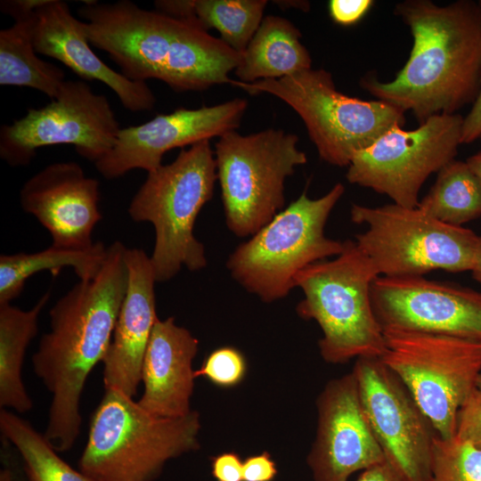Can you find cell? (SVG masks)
Segmentation results:
<instances>
[{"label": "cell", "instance_id": "cell-35", "mask_svg": "<svg viewBox=\"0 0 481 481\" xmlns=\"http://www.w3.org/2000/svg\"><path fill=\"white\" fill-rule=\"evenodd\" d=\"M481 136V87L469 112L463 118L461 143H469Z\"/></svg>", "mask_w": 481, "mask_h": 481}, {"label": "cell", "instance_id": "cell-32", "mask_svg": "<svg viewBox=\"0 0 481 481\" xmlns=\"http://www.w3.org/2000/svg\"><path fill=\"white\" fill-rule=\"evenodd\" d=\"M372 4L371 0H330L329 11L336 23L349 26L358 22Z\"/></svg>", "mask_w": 481, "mask_h": 481}, {"label": "cell", "instance_id": "cell-24", "mask_svg": "<svg viewBox=\"0 0 481 481\" xmlns=\"http://www.w3.org/2000/svg\"><path fill=\"white\" fill-rule=\"evenodd\" d=\"M51 291L29 310L0 304V406L19 413L29 412L33 401L21 379L26 350L38 330V317Z\"/></svg>", "mask_w": 481, "mask_h": 481}, {"label": "cell", "instance_id": "cell-23", "mask_svg": "<svg viewBox=\"0 0 481 481\" xmlns=\"http://www.w3.org/2000/svg\"><path fill=\"white\" fill-rule=\"evenodd\" d=\"M301 37L290 20L275 15L264 17L235 69L239 81L279 79L312 69Z\"/></svg>", "mask_w": 481, "mask_h": 481}, {"label": "cell", "instance_id": "cell-39", "mask_svg": "<svg viewBox=\"0 0 481 481\" xmlns=\"http://www.w3.org/2000/svg\"><path fill=\"white\" fill-rule=\"evenodd\" d=\"M471 273L474 279L481 284V236H479L478 239L474 265Z\"/></svg>", "mask_w": 481, "mask_h": 481}, {"label": "cell", "instance_id": "cell-14", "mask_svg": "<svg viewBox=\"0 0 481 481\" xmlns=\"http://www.w3.org/2000/svg\"><path fill=\"white\" fill-rule=\"evenodd\" d=\"M352 371L363 413L386 460L406 481H430L438 435L406 386L380 357H359Z\"/></svg>", "mask_w": 481, "mask_h": 481}, {"label": "cell", "instance_id": "cell-13", "mask_svg": "<svg viewBox=\"0 0 481 481\" xmlns=\"http://www.w3.org/2000/svg\"><path fill=\"white\" fill-rule=\"evenodd\" d=\"M462 124L454 113L432 116L412 130L395 126L355 155L346 177L397 205L417 208L425 181L457 155Z\"/></svg>", "mask_w": 481, "mask_h": 481}, {"label": "cell", "instance_id": "cell-10", "mask_svg": "<svg viewBox=\"0 0 481 481\" xmlns=\"http://www.w3.org/2000/svg\"><path fill=\"white\" fill-rule=\"evenodd\" d=\"M350 213L354 223L366 225L355 243L379 276L473 268L479 236L470 229L444 224L418 207L395 203L377 208L353 204Z\"/></svg>", "mask_w": 481, "mask_h": 481}, {"label": "cell", "instance_id": "cell-25", "mask_svg": "<svg viewBox=\"0 0 481 481\" xmlns=\"http://www.w3.org/2000/svg\"><path fill=\"white\" fill-rule=\"evenodd\" d=\"M107 249L96 242L86 249L58 248L36 253H15L0 257V304L10 303L19 297L25 281L41 271L56 275L62 268L71 267L80 281L93 279L100 271Z\"/></svg>", "mask_w": 481, "mask_h": 481}, {"label": "cell", "instance_id": "cell-43", "mask_svg": "<svg viewBox=\"0 0 481 481\" xmlns=\"http://www.w3.org/2000/svg\"><path fill=\"white\" fill-rule=\"evenodd\" d=\"M479 139L481 140V136H480V138H479Z\"/></svg>", "mask_w": 481, "mask_h": 481}, {"label": "cell", "instance_id": "cell-9", "mask_svg": "<svg viewBox=\"0 0 481 481\" xmlns=\"http://www.w3.org/2000/svg\"><path fill=\"white\" fill-rule=\"evenodd\" d=\"M298 142L296 135L273 128L248 135L232 130L219 137L216 174L232 233L253 235L281 211L286 178L307 161Z\"/></svg>", "mask_w": 481, "mask_h": 481}, {"label": "cell", "instance_id": "cell-44", "mask_svg": "<svg viewBox=\"0 0 481 481\" xmlns=\"http://www.w3.org/2000/svg\"><path fill=\"white\" fill-rule=\"evenodd\" d=\"M480 5H481V4H480Z\"/></svg>", "mask_w": 481, "mask_h": 481}, {"label": "cell", "instance_id": "cell-2", "mask_svg": "<svg viewBox=\"0 0 481 481\" xmlns=\"http://www.w3.org/2000/svg\"><path fill=\"white\" fill-rule=\"evenodd\" d=\"M77 13L91 45L104 51L126 78L159 79L175 92L232 84L241 54L199 21L146 10L129 0L83 1Z\"/></svg>", "mask_w": 481, "mask_h": 481}, {"label": "cell", "instance_id": "cell-8", "mask_svg": "<svg viewBox=\"0 0 481 481\" xmlns=\"http://www.w3.org/2000/svg\"><path fill=\"white\" fill-rule=\"evenodd\" d=\"M232 85L286 102L304 121L321 159L338 167H348L356 153L405 123L404 112L393 105L340 93L331 74L322 69L249 84L233 80Z\"/></svg>", "mask_w": 481, "mask_h": 481}, {"label": "cell", "instance_id": "cell-40", "mask_svg": "<svg viewBox=\"0 0 481 481\" xmlns=\"http://www.w3.org/2000/svg\"><path fill=\"white\" fill-rule=\"evenodd\" d=\"M276 4L280 5L281 8L282 6H294L298 9L307 11L310 7V4L308 2L306 1H275Z\"/></svg>", "mask_w": 481, "mask_h": 481}, {"label": "cell", "instance_id": "cell-20", "mask_svg": "<svg viewBox=\"0 0 481 481\" xmlns=\"http://www.w3.org/2000/svg\"><path fill=\"white\" fill-rule=\"evenodd\" d=\"M33 43L38 54L58 60L84 81L98 80L108 86L124 108L150 111L156 97L146 82L133 81L108 66L93 51L83 21L75 18L61 0H43L36 9Z\"/></svg>", "mask_w": 481, "mask_h": 481}, {"label": "cell", "instance_id": "cell-7", "mask_svg": "<svg viewBox=\"0 0 481 481\" xmlns=\"http://www.w3.org/2000/svg\"><path fill=\"white\" fill-rule=\"evenodd\" d=\"M344 192L340 183L318 199L304 191L233 250L226 263L232 277L265 302L285 298L299 272L343 251L345 241L327 238L324 227Z\"/></svg>", "mask_w": 481, "mask_h": 481}, {"label": "cell", "instance_id": "cell-37", "mask_svg": "<svg viewBox=\"0 0 481 481\" xmlns=\"http://www.w3.org/2000/svg\"><path fill=\"white\" fill-rule=\"evenodd\" d=\"M355 481H406L395 469L385 460L363 471Z\"/></svg>", "mask_w": 481, "mask_h": 481}, {"label": "cell", "instance_id": "cell-30", "mask_svg": "<svg viewBox=\"0 0 481 481\" xmlns=\"http://www.w3.org/2000/svg\"><path fill=\"white\" fill-rule=\"evenodd\" d=\"M246 370L243 355L234 347L223 346L205 359L200 368L194 371V377H204L216 386L229 387L243 379Z\"/></svg>", "mask_w": 481, "mask_h": 481}, {"label": "cell", "instance_id": "cell-29", "mask_svg": "<svg viewBox=\"0 0 481 481\" xmlns=\"http://www.w3.org/2000/svg\"><path fill=\"white\" fill-rule=\"evenodd\" d=\"M430 481H481V449L456 436L436 438Z\"/></svg>", "mask_w": 481, "mask_h": 481}, {"label": "cell", "instance_id": "cell-1", "mask_svg": "<svg viewBox=\"0 0 481 481\" xmlns=\"http://www.w3.org/2000/svg\"><path fill=\"white\" fill-rule=\"evenodd\" d=\"M126 249L113 242L98 273L55 303L50 330L32 355L33 371L51 394L44 436L58 452L70 450L79 436L86 379L109 350L127 289Z\"/></svg>", "mask_w": 481, "mask_h": 481}, {"label": "cell", "instance_id": "cell-5", "mask_svg": "<svg viewBox=\"0 0 481 481\" xmlns=\"http://www.w3.org/2000/svg\"><path fill=\"white\" fill-rule=\"evenodd\" d=\"M217 180L215 151L209 140L182 150L175 159L149 172L133 197L128 214L155 230L150 257L157 282L175 276L184 265L198 271L207 265L205 248L193 234L199 213L212 199Z\"/></svg>", "mask_w": 481, "mask_h": 481}, {"label": "cell", "instance_id": "cell-28", "mask_svg": "<svg viewBox=\"0 0 481 481\" xmlns=\"http://www.w3.org/2000/svg\"><path fill=\"white\" fill-rule=\"evenodd\" d=\"M266 5V0H194L200 26L218 30L221 39L240 54L258 29Z\"/></svg>", "mask_w": 481, "mask_h": 481}, {"label": "cell", "instance_id": "cell-3", "mask_svg": "<svg viewBox=\"0 0 481 481\" xmlns=\"http://www.w3.org/2000/svg\"><path fill=\"white\" fill-rule=\"evenodd\" d=\"M395 12L413 38L409 59L393 80L366 77L362 86L378 100L411 111L420 124L474 102L481 87V5L406 0Z\"/></svg>", "mask_w": 481, "mask_h": 481}, {"label": "cell", "instance_id": "cell-26", "mask_svg": "<svg viewBox=\"0 0 481 481\" xmlns=\"http://www.w3.org/2000/svg\"><path fill=\"white\" fill-rule=\"evenodd\" d=\"M418 208L451 225L481 216V185L466 161L452 160L437 172V178Z\"/></svg>", "mask_w": 481, "mask_h": 481}, {"label": "cell", "instance_id": "cell-38", "mask_svg": "<svg viewBox=\"0 0 481 481\" xmlns=\"http://www.w3.org/2000/svg\"><path fill=\"white\" fill-rule=\"evenodd\" d=\"M466 162L481 185V151L470 156Z\"/></svg>", "mask_w": 481, "mask_h": 481}, {"label": "cell", "instance_id": "cell-33", "mask_svg": "<svg viewBox=\"0 0 481 481\" xmlns=\"http://www.w3.org/2000/svg\"><path fill=\"white\" fill-rule=\"evenodd\" d=\"M276 475V463L267 452L243 461V481H273Z\"/></svg>", "mask_w": 481, "mask_h": 481}, {"label": "cell", "instance_id": "cell-16", "mask_svg": "<svg viewBox=\"0 0 481 481\" xmlns=\"http://www.w3.org/2000/svg\"><path fill=\"white\" fill-rule=\"evenodd\" d=\"M247 107L245 99L235 98L209 107L180 108L143 124L121 128L114 147L94 163L95 167L107 179L120 177L133 169L154 171L168 151L238 128Z\"/></svg>", "mask_w": 481, "mask_h": 481}, {"label": "cell", "instance_id": "cell-34", "mask_svg": "<svg viewBox=\"0 0 481 481\" xmlns=\"http://www.w3.org/2000/svg\"><path fill=\"white\" fill-rule=\"evenodd\" d=\"M212 475L216 481H243V461L235 452H224L212 459Z\"/></svg>", "mask_w": 481, "mask_h": 481}, {"label": "cell", "instance_id": "cell-6", "mask_svg": "<svg viewBox=\"0 0 481 481\" xmlns=\"http://www.w3.org/2000/svg\"><path fill=\"white\" fill-rule=\"evenodd\" d=\"M379 276L351 240H345L343 251L334 259L316 262L296 276L295 287L304 293L297 313L320 326L319 349L327 363L383 355L385 338L371 300V284Z\"/></svg>", "mask_w": 481, "mask_h": 481}, {"label": "cell", "instance_id": "cell-21", "mask_svg": "<svg viewBox=\"0 0 481 481\" xmlns=\"http://www.w3.org/2000/svg\"><path fill=\"white\" fill-rule=\"evenodd\" d=\"M198 348V339L174 317L157 320L142 367L143 391L137 403L144 411L163 418H180L192 411V361Z\"/></svg>", "mask_w": 481, "mask_h": 481}, {"label": "cell", "instance_id": "cell-12", "mask_svg": "<svg viewBox=\"0 0 481 481\" xmlns=\"http://www.w3.org/2000/svg\"><path fill=\"white\" fill-rule=\"evenodd\" d=\"M120 129L105 95L84 80H65L47 105L1 126L0 157L9 166H26L38 148L71 144L95 163L112 150Z\"/></svg>", "mask_w": 481, "mask_h": 481}, {"label": "cell", "instance_id": "cell-27", "mask_svg": "<svg viewBox=\"0 0 481 481\" xmlns=\"http://www.w3.org/2000/svg\"><path fill=\"white\" fill-rule=\"evenodd\" d=\"M0 430L19 452L29 481H94L63 461L29 421L4 408Z\"/></svg>", "mask_w": 481, "mask_h": 481}, {"label": "cell", "instance_id": "cell-15", "mask_svg": "<svg viewBox=\"0 0 481 481\" xmlns=\"http://www.w3.org/2000/svg\"><path fill=\"white\" fill-rule=\"evenodd\" d=\"M382 330L442 334L481 342V292L424 276H379L371 288Z\"/></svg>", "mask_w": 481, "mask_h": 481}, {"label": "cell", "instance_id": "cell-22", "mask_svg": "<svg viewBox=\"0 0 481 481\" xmlns=\"http://www.w3.org/2000/svg\"><path fill=\"white\" fill-rule=\"evenodd\" d=\"M43 0H4L1 12L14 23L0 31V85L27 86L52 100L65 82L64 70L43 61L35 50L36 9Z\"/></svg>", "mask_w": 481, "mask_h": 481}, {"label": "cell", "instance_id": "cell-36", "mask_svg": "<svg viewBox=\"0 0 481 481\" xmlns=\"http://www.w3.org/2000/svg\"><path fill=\"white\" fill-rule=\"evenodd\" d=\"M154 5L158 12L166 15L198 21L194 11V0H159L154 2Z\"/></svg>", "mask_w": 481, "mask_h": 481}, {"label": "cell", "instance_id": "cell-42", "mask_svg": "<svg viewBox=\"0 0 481 481\" xmlns=\"http://www.w3.org/2000/svg\"><path fill=\"white\" fill-rule=\"evenodd\" d=\"M477 389L481 392V373L477 381Z\"/></svg>", "mask_w": 481, "mask_h": 481}, {"label": "cell", "instance_id": "cell-19", "mask_svg": "<svg viewBox=\"0 0 481 481\" xmlns=\"http://www.w3.org/2000/svg\"><path fill=\"white\" fill-rule=\"evenodd\" d=\"M128 283L112 339L102 362L104 390L134 398L142 380V367L149 340L159 319L155 275L143 249H126Z\"/></svg>", "mask_w": 481, "mask_h": 481}, {"label": "cell", "instance_id": "cell-41", "mask_svg": "<svg viewBox=\"0 0 481 481\" xmlns=\"http://www.w3.org/2000/svg\"><path fill=\"white\" fill-rule=\"evenodd\" d=\"M0 481H12V476L9 469H2L0 473Z\"/></svg>", "mask_w": 481, "mask_h": 481}, {"label": "cell", "instance_id": "cell-4", "mask_svg": "<svg viewBox=\"0 0 481 481\" xmlns=\"http://www.w3.org/2000/svg\"><path fill=\"white\" fill-rule=\"evenodd\" d=\"M104 391L78 461L79 470L94 481H154L168 461L199 448L196 411L157 417L134 398Z\"/></svg>", "mask_w": 481, "mask_h": 481}, {"label": "cell", "instance_id": "cell-11", "mask_svg": "<svg viewBox=\"0 0 481 481\" xmlns=\"http://www.w3.org/2000/svg\"><path fill=\"white\" fill-rule=\"evenodd\" d=\"M383 334L382 362L404 382L437 435L453 437L459 412L481 373V342L399 330Z\"/></svg>", "mask_w": 481, "mask_h": 481}, {"label": "cell", "instance_id": "cell-18", "mask_svg": "<svg viewBox=\"0 0 481 481\" xmlns=\"http://www.w3.org/2000/svg\"><path fill=\"white\" fill-rule=\"evenodd\" d=\"M99 199V182L73 161L44 167L20 192L22 209L49 232L52 245L73 249L94 246L92 232L102 219Z\"/></svg>", "mask_w": 481, "mask_h": 481}, {"label": "cell", "instance_id": "cell-17", "mask_svg": "<svg viewBox=\"0 0 481 481\" xmlns=\"http://www.w3.org/2000/svg\"><path fill=\"white\" fill-rule=\"evenodd\" d=\"M317 409L316 437L307 457L314 481H348L353 473L386 460L363 413L353 371L325 386Z\"/></svg>", "mask_w": 481, "mask_h": 481}, {"label": "cell", "instance_id": "cell-31", "mask_svg": "<svg viewBox=\"0 0 481 481\" xmlns=\"http://www.w3.org/2000/svg\"><path fill=\"white\" fill-rule=\"evenodd\" d=\"M454 436L481 449V392L477 388L459 412Z\"/></svg>", "mask_w": 481, "mask_h": 481}]
</instances>
